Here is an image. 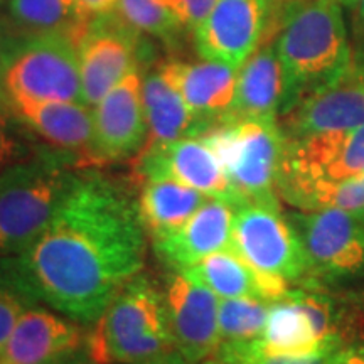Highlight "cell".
I'll use <instances>...</instances> for the list:
<instances>
[{
	"instance_id": "obj_37",
	"label": "cell",
	"mask_w": 364,
	"mask_h": 364,
	"mask_svg": "<svg viewBox=\"0 0 364 364\" xmlns=\"http://www.w3.org/2000/svg\"><path fill=\"white\" fill-rule=\"evenodd\" d=\"M338 2L341 4V6H344V7H354V6H356V2H358V0H338Z\"/></svg>"
},
{
	"instance_id": "obj_36",
	"label": "cell",
	"mask_w": 364,
	"mask_h": 364,
	"mask_svg": "<svg viewBox=\"0 0 364 364\" xmlns=\"http://www.w3.org/2000/svg\"><path fill=\"white\" fill-rule=\"evenodd\" d=\"M295 2H299V0H268V4L272 6L273 14H275V17L279 19V22H280L282 14H284L290 6H294Z\"/></svg>"
},
{
	"instance_id": "obj_30",
	"label": "cell",
	"mask_w": 364,
	"mask_h": 364,
	"mask_svg": "<svg viewBox=\"0 0 364 364\" xmlns=\"http://www.w3.org/2000/svg\"><path fill=\"white\" fill-rule=\"evenodd\" d=\"M176 17L186 29L194 31L206 19L218 0H167Z\"/></svg>"
},
{
	"instance_id": "obj_10",
	"label": "cell",
	"mask_w": 364,
	"mask_h": 364,
	"mask_svg": "<svg viewBox=\"0 0 364 364\" xmlns=\"http://www.w3.org/2000/svg\"><path fill=\"white\" fill-rule=\"evenodd\" d=\"M277 29L279 19L268 0H218L193 31L194 46L201 59L238 70Z\"/></svg>"
},
{
	"instance_id": "obj_13",
	"label": "cell",
	"mask_w": 364,
	"mask_h": 364,
	"mask_svg": "<svg viewBox=\"0 0 364 364\" xmlns=\"http://www.w3.org/2000/svg\"><path fill=\"white\" fill-rule=\"evenodd\" d=\"M287 139L364 125V56L354 54L343 75L309 93L280 115Z\"/></svg>"
},
{
	"instance_id": "obj_38",
	"label": "cell",
	"mask_w": 364,
	"mask_h": 364,
	"mask_svg": "<svg viewBox=\"0 0 364 364\" xmlns=\"http://www.w3.org/2000/svg\"><path fill=\"white\" fill-rule=\"evenodd\" d=\"M4 2H6V0H0V6H2V4H4Z\"/></svg>"
},
{
	"instance_id": "obj_2",
	"label": "cell",
	"mask_w": 364,
	"mask_h": 364,
	"mask_svg": "<svg viewBox=\"0 0 364 364\" xmlns=\"http://www.w3.org/2000/svg\"><path fill=\"white\" fill-rule=\"evenodd\" d=\"M273 44L285 85L280 115L343 75L354 56L338 0L295 2L282 14Z\"/></svg>"
},
{
	"instance_id": "obj_21",
	"label": "cell",
	"mask_w": 364,
	"mask_h": 364,
	"mask_svg": "<svg viewBox=\"0 0 364 364\" xmlns=\"http://www.w3.org/2000/svg\"><path fill=\"white\" fill-rule=\"evenodd\" d=\"M284 91V71L279 54L273 39H268L238 68L235 102L225 124L279 120Z\"/></svg>"
},
{
	"instance_id": "obj_14",
	"label": "cell",
	"mask_w": 364,
	"mask_h": 364,
	"mask_svg": "<svg viewBox=\"0 0 364 364\" xmlns=\"http://www.w3.org/2000/svg\"><path fill=\"white\" fill-rule=\"evenodd\" d=\"M162 294L176 351L189 364L204 363L220 346V297L177 270L166 277Z\"/></svg>"
},
{
	"instance_id": "obj_23",
	"label": "cell",
	"mask_w": 364,
	"mask_h": 364,
	"mask_svg": "<svg viewBox=\"0 0 364 364\" xmlns=\"http://www.w3.org/2000/svg\"><path fill=\"white\" fill-rule=\"evenodd\" d=\"M208 199L209 196L179 182L157 179L140 182L135 201L145 233L157 240L184 226Z\"/></svg>"
},
{
	"instance_id": "obj_24",
	"label": "cell",
	"mask_w": 364,
	"mask_h": 364,
	"mask_svg": "<svg viewBox=\"0 0 364 364\" xmlns=\"http://www.w3.org/2000/svg\"><path fill=\"white\" fill-rule=\"evenodd\" d=\"M142 95L149 125L145 145L198 136V122L193 112L159 66L142 78Z\"/></svg>"
},
{
	"instance_id": "obj_22",
	"label": "cell",
	"mask_w": 364,
	"mask_h": 364,
	"mask_svg": "<svg viewBox=\"0 0 364 364\" xmlns=\"http://www.w3.org/2000/svg\"><path fill=\"white\" fill-rule=\"evenodd\" d=\"M181 273L204 285L220 299L248 297L273 304L290 292V285L285 280L255 270L231 247L208 255Z\"/></svg>"
},
{
	"instance_id": "obj_18",
	"label": "cell",
	"mask_w": 364,
	"mask_h": 364,
	"mask_svg": "<svg viewBox=\"0 0 364 364\" xmlns=\"http://www.w3.org/2000/svg\"><path fill=\"white\" fill-rule=\"evenodd\" d=\"M198 122V136L226 122L235 102L238 70L223 63L169 61L159 65Z\"/></svg>"
},
{
	"instance_id": "obj_9",
	"label": "cell",
	"mask_w": 364,
	"mask_h": 364,
	"mask_svg": "<svg viewBox=\"0 0 364 364\" xmlns=\"http://www.w3.org/2000/svg\"><path fill=\"white\" fill-rule=\"evenodd\" d=\"M306 250L316 285L348 284L364 277V221L341 209L287 215Z\"/></svg>"
},
{
	"instance_id": "obj_34",
	"label": "cell",
	"mask_w": 364,
	"mask_h": 364,
	"mask_svg": "<svg viewBox=\"0 0 364 364\" xmlns=\"http://www.w3.org/2000/svg\"><path fill=\"white\" fill-rule=\"evenodd\" d=\"M134 364H189V363L186 361V359L182 358L179 353L172 351V353L162 354V356L150 358V359H145V361H139V363H134Z\"/></svg>"
},
{
	"instance_id": "obj_26",
	"label": "cell",
	"mask_w": 364,
	"mask_h": 364,
	"mask_svg": "<svg viewBox=\"0 0 364 364\" xmlns=\"http://www.w3.org/2000/svg\"><path fill=\"white\" fill-rule=\"evenodd\" d=\"M277 194L297 211L341 209L364 221V174L351 179L282 186L277 189Z\"/></svg>"
},
{
	"instance_id": "obj_7",
	"label": "cell",
	"mask_w": 364,
	"mask_h": 364,
	"mask_svg": "<svg viewBox=\"0 0 364 364\" xmlns=\"http://www.w3.org/2000/svg\"><path fill=\"white\" fill-rule=\"evenodd\" d=\"M231 248L260 273L317 289L306 250L280 204L248 201L235 206Z\"/></svg>"
},
{
	"instance_id": "obj_5",
	"label": "cell",
	"mask_w": 364,
	"mask_h": 364,
	"mask_svg": "<svg viewBox=\"0 0 364 364\" xmlns=\"http://www.w3.org/2000/svg\"><path fill=\"white\" fill-rule=\"evenodd\" d=\"M75 177L56 156L0 171V258L19 257L43 235Z\"/></svg>"
},
{
	"instance_id": "obj_11",
	"label": "cell",
	"mask_w": 364,
	"mask_h": 364,
	"mask_svg": "<svg viewBox=\"0 0 364 364\" xmlns=\"http://www.w3.org/2000/svg\"><path fill=\"white\" fill-rule=\"evenodd\" d=\"M91 110V166L127 161L142 152L149 139V125L139 68L113 86Z\"/></svg>"
},
{
	"instance_id": "obj_16",
	"label": "cell",
	"mask_w": 364,
	"mask_h": 364,
	"mask_svg": "<svg viewBox=\"0 0 364 364\" xmlns=\"http://www.w3.org/2000/svg\"><path fill=\"white\" fill-rule=\"evenodd\" d=\"M140 38L112 14L90 21L78 38L81 103L93 108L113 86L139 68Z\"/></svg>"
},
{
	"instance_id": "obj_25",
	"label": "cell",
	"mask_w": 364,
	"mask_h": 364,
	"mask_svg": "<svg viewBox=\"0 0 364 364\" xmlns=\"http://www.w3.org/2000/svg\"><path fill=\"white\" fill-rule=\"evenodd\" d=\"M4 14V36L70 33L80 38L90 24L76 0H6Z\"/></svg>"
},
{
	"instance_id": "obj_4",
	"label": "cell",
	"mask_w": 364,
	"mask_h": 364,
	"mask_svg": "<svg viewBox=\"0 0 364 364\" xmlns=\"http://www.w3.org/2000/svg\"><path fill=\"white\" fill-rule=\"evenodd\" d=\"M0 91L7 103L81 102L78 38L70 33L4 36Z\"/></svg>"
},
{
	"instance_id": "obj_19",
	"label": "cell",
	"mask_w": 364,
	"mask_h": 364,
	"mask_svg": "<svg viewBox=\"0 0 364 364\" xmlns=\"http://www.w3.org/2000/svg\"><path fill=\"white\" fill-rule=\"evenodd\" d=\"M233 216V204L209 198L184 226L174 233L152 240V245L172 270H186L208 255L231 247Z\"/></svg>"
},
{
	"instance_id": "obj_15",
	"label": "cell",
	"mask_w": 364,
	"mask_h": 364,
	"mask_svg": "<svg viewBox=\"0 0 364 364\" xmlns=\"http://www.w3.org/2000/svg\"><path fill=\"white\" fill-rule=\"evenodd\" d=\"M364 174V125L299 139H287L277 189Z\"/></svg>"
},
{
	"instance_id": "obj_32",
	"label": "cell",
	"mask_w": 364,
	"mask_h": 364,
	"mask_svg": "<svg viewBox=\"0 0 364 364\" xmlns=\"http://www.w3.org/2000/svg\"><path fill=\"white\" fill-rule=\"evenodd\" d=\"M332 364H364V341H349L336 354Z\"/></svg>"
},
{
	"instance_id": "obj_28",
	"label": "cell",
	"mask_w": 364,
	"mask_h": 364,
	"mask_svg": "<svg viewBox=\"0 0 364 364\" xmlns=\"http://www.w3.org/2000/svg\"><path fill=\"white\" fill-rule=\"evenodd\" d=\"M270 306L260 299H220V346H243L260 339Z\"/></svg>"
},
{
	"instance_id": "obj_35",
	"label": "cell",
	"mask_w": 364,
	"mask_h": 364,
	"mask_svg": "<svg viewBox=\"0 0 364 364\" xmlns=\"http://www.w3.org/2000/svg\"><path fill=\"white\" fill-rule=\"evenodd\" d=\"M354 9V26H356V33L359 41L364 39V0H358Z\"/></svg>"
},
{
	"instance_id": "obj_29",
	"label": "cell",
	"mask_w": 364,
	"mask_h": 364,
	"mask_svg": "<svg viewBox=\"0 0 364 364\" xmlns=\"http://www.w3.org/2000/svg\"><path fill=\"white\" fill-rule=\"evenodd\" d=\"M33 306V297L22 289L6 258H0V353L22 314Z\"/></svg>"
},
{
	"instance_id": "obj_12",
	"label": "cell",
	"mask_w": 364,
	"mask_h": 364,
	"mask_svg": "<svg viewBox=\"0 0 364 364\" xmlns=\"http://www.w3.org/2000/svg\"><path fill=\"white\" fill-rule=\"evenodd\" d=\"M136 181H174L209 198L238 204L220 161L201 136H182L171 142L145 145L135 157Z\"/></svg>"
},
{
	"instance_id": "obj_8",
	"label": "cell",
	"mask_w": 364,
	"mask_h": 364,
	"mask_svg": "<svg viewBox=\"0 0 364 364\" xmlns=\"http://www.w3.org/2000/svg\"><path fill=\"white\" fill-rule=\"evenodd\" d=\"M349 339L332 299L317 289L290 290L270 306L258 349L267 356L306 358L339 351Z\"/></svg>"
},
{
	"instance_id": "obj_1",
	"label": "cell",
	"mask_w": 364,
	"mask_h": 364,
	"mask_svg": "<svg viewBox=\"0 0 364 364\" xmlns=\"http://www.w3.org/2000/svg\"><path fill=\"white\" fill-rule=\"evenodd\" d=\"M135 198L98 172L76 174L43 235L6 258L34 302L93 324L145 263Z\"/></svg>"
},
{
	"instance_id": "obj_6",
	"label": "cell",
	"mask_w": 364,
	"mask_h": 364,
	"mask_svg": "<svg viewBox=\"0 0 364 364\" xmlns=\"http://www.w3.org/2000/svg\"><path fill=\"white\" fill-rule=\"evenodd\" d=\"M199 136L220 161L238 204H280L277 177L287 136L279 120L230 122Z\"/></svg>"
},
{
	"instance_id": "obj_27",
	"label": "cell",
	"mask_w": 364,
	"mask_h": 364,
	"mask_svg": "<svg viewBox=\"0 0 364 364\" xmlns=\"http://www.w3.org/2000/svg\"><path fill=\"white\" fill-rule=\"evenodd\" d=\"M110 14L122 26L139 36L172 41L186 29L167 0H118Z\"/></svg>"
},
{
	"instance_id": "obj_31",
	"label": "cell",
	"mask_w": 364,
	"mask_h": 364,
	"mask_svg": "<svg viewBox=\"0 0 364 364\" xmlns=\"http://www.w3.org/2000/svg\"><path fill=\"white\" fill-rule=\"evenodd\" d=\"M16 156V142L12 140L7 129V120L0 110V171L6 169Z\"/></svg>"
},
{
	"instance_id": "obj_3",
	"label": "cell",
	"mask_w": 364,
	"mask_h": 364,
	"mask_svg": "<svg viewBox=\"0 0 364 364\" xmlns=\"http://www.w3.org/2000/svg\"><path fill=\"white\" fill-rule=\"evenodd\" d=\"M88 336L95 364H134L176 351L162 287L135 275L118 290Z\"/></svg>"
},
{
	"instance_id": "obj_17",
	"label": "cell",
	"mask_w": 364,
	"mask_h": 364,
	"mask_svg": "<svg viewBox=\"0 0 364 364\" xmlns=\"http://www.w3.org/2000/svg\"><path fill=\"white\" fill-rule=\"evenodd\" d=\"M88 336L81 322L33 306L14 327L0 364H83L81 356L90 354Z\"/></svg>"
},
{
	"instance_id": "obj_20",
	"label": "cell",
	"mask_w": 364,
	"mask_h": 364,
	"mask_svg": "<svg viewBox=\"0 0 364 364\" xmlns=\"http://www.w3.org/2000/svg\"><path fill=\"white\" fill-rule=\"evenodd\" d=\"M14 115L46 144L83 167H91L93 110L81 102H17L9 105Z\"/></svg>"
},
{
	"instance_id": "obj_33",
	"label": "cell",
	"mask_w": 364,
	"mask_h": 364,
	"mask_svg": "<svg viewBox=\"0 0 364 364\" xmlns=\"http://www.w3.org/2000/svg\"><path fill=\"white\" fill-rule=\"evenodd\" d=\"M78 7L86 19H95V17L110 14L117 7L118 0H76Z\"/></svg>"
}]
</instances>
